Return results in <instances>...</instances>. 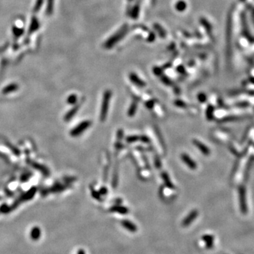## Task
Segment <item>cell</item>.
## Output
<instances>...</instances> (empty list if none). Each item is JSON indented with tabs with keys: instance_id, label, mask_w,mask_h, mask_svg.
Masks as SVG:
<instances>
[{
	"instance_id": "obj_1",
	"label": "cell",
	"mask_w": 254,
	"mask_h": 254,
	"mask_svg": "<svg viewBox=\"0 0 254 254\" xmlns=\"http://www.w3.org/2000/svg\"><path fill=\"white\" fill-rule=\"evenodd\" d=\"M112 96V92L110 90H107L105 92L103 95V98H102V102L100 110V119L101 121H105L106 120L108 110H109V105Z\"/></svg>"
},
{
	"instance_id": "obj_2",
	"label": "cell",
	"mask_w": 254,
	"mask_h": 254,
	"mask_svg": "<svg viewBox=\"0 0 254 254\" xmlns=\"http://www.w3.org/2000/svg\"><path fill=\"white\" fill-rule=\"evenodd\" d=\"M239 205L241 212L244 214L247 212V198H246V189L244 186H241L239 188Z\"/></svg>"
},
{
	"instance_id": "obj_3",
	"label": "cell",
	"mask_w": 254,
	"mask_h": 254,
	"mask_svg": "<svg viewBox=\"0 0 254 254\" xmlns=\"http://www.w3.org/2000/svg\"><path fill=\"white\" fill-rule=\"evenodd\" d=\"M91 125V122L90 121H83L81 123H80L77 126H76L74 129H72L71 131V135L73 137L78 136L81 134L83 131H85L89 126Z\"/></svg>"
},
{
	"instance_id": "obj_4",
	"label": "cell",
	"mask_w": 254,
	"mask_h": 254,
	"mask_svg": "<svg viewBox=\"0 0 254 254\" xmlns=\"http://www.w3.org/2000/svg\"><path fill=\"white\" fill-rule=\"evenodd\" d=\"M198 211L196 210H193L188 213V215L183 219L182 222L183 227H188L191 225L193 222L196 220V218L198 217Z\"/></svg>"
},
{
	"instance_id": "obj_5",
	"label": "cell",
	"mask_w": 254,
	"mask_h": 254,
	"mask_svg": "<svg viewBox=\"0 0 254 254\" xmlns=\"http://www.w3.org/2000/svg\"><path fill=\"white\" fill-rule=\"evenodd\" d=\"M121 224L124 228H125L126 230L129 231L131 233H135L138 230L137 226L134 222H132L131 221L129 220H123L121 222Z\"/></svg>"
},
{
	"instance_id": "obj_6",
	"label": "cell",
	"mask_w": 254,
	"mask_h": 254,
	"mask_svg": "<svg viewBox=\"0 0 254 254\" xmlns=\"http://www.w3.org/2000/svg\"><path fill=\"white\" fill-rule=\"evenodd\" d=\"M181 157H182V160H183V163H184L189 168L191 169H196L197 168V164L196 163V162L192 160L187 154L183 153Z\"/></svg>"
},
{
	"instance_id": "obj_7",
	"label": "cell",
	"mask_w": 254,
	"mask_h": 254,
	"mask_svg": "<svg viewBox=\"0 0 254 254\" xmlns=\"http://www.w3.org/2000/svg\"><path fill=\"white\" fill-rule=\"evenodd\" d=\"M193 144L196 145V148H198V149L200 150V151H201V152L203 154V155H210V150L205 144H203V143H201V141H200V140L194 139L193 140Z\"/></svg>"
},
{
	"instance_id": "obj_8",
	"label": "cell",
	"mask_w": 254,
	"mask_h": 254,
	"mask_svg": "<svg viewBox=\"0 0 254 254\" xmlns=\"http://www.w3.org/2000/svg\"><path fill=\"white\" fill-rule=\"evenodd\" d=\"M202 240L205 242V247L208 249H210L214 245V237L211 234H205L202 237Z\"/></svg>"
},
{
	"instance_id": "obj_9",
	"label": "cell",
	"mask_w": 254,
	"mask_h": 254,
	"mask_svg": "<svg viewBox=\"0 0 254 254\" xmlns=\"http://www.w3.org/2000/svg\"><path fill=\"white\" fill-rule=\"evenodd\" d=\"M110 211L114 212H118L121 215H126L127 213H129V210L126 207H124V206H122V205H114V206L110 208Z\"/></svg>"
},
{
	"instance_id": "obj_10",
	"label": "cell",
	"mask_w": 254,
	"mask_h": 254,
	"mask_svg": "<svg viewBox=\"0 0 254 254\" xmlns=\"http://www.w3.org/2000/svg\"><path fill=\"white\" fill-rule=\"evenodd\" d=\"M30 236H31L32 240H33V241H37V240H38L40 237H41V229H40V228H39L38 227H33L31 229Z\"/></svg>"
},
{
	"instance_id": "obj_11",
	"label": "cell",
	"mask_w": 254,
	"mask_h": 254,
	"mask_svg": "<svg viewBox=\"0 0 254 254\" xmlns=\"http://www.w3.org/2000/svg\"><path fill=\"white\" fill-rule=\"evenodd\" d=\"M130 80L134 83V84L139 86V87L144 88L145 86V83L142 80H140L136 75H135L134 74H131L130 75Z\"/></svg>"
},
{
	"instance_id": "obj_12",
	"label": "cell",
	"mask_w": 254,
	"mask_h": 254,
	"mask_svg": "<svg viewBox=\"0 0 254 254\" xmlns=\"http://www.w3.org/2000/svg\"><path fill=\"white\" fill-rule=\"evenodd\" d=\"M79 107H80L79 105H76V106H75L74 107H73L72 109L70 110L68 113H67L65 117H64V120H65L66 121L71 120L72 117H74V116H75L76 114V112H78Z\"/></svg>"
},
{
	"instance_id": "obj_13",
	"label": "cell",
	"mask_w": 254,
	"mask_h": 254,
	"mask_svg": "<svg viewBox=\"0 0 254 254\" xmlns=\"http://www.w3.org/2000/svg\"><path fill=\"white\" fill-rule=\"evenodd\" d=\"M162 178H163V179L164 182V184L166 185V186L167 187L169 188L170 189H174V186L173 185V183H172L171 180L169 179V175L167 174L166 172H163L162 173Z\"/></svg>"
},
{
	"instance_id": "obj_14",
	"label": "cell",
	"mask_w": 254,
	"mask_h": 254,
	"mask_svg": "<svg viewBox=\"0 0 254 254\" xmlns=\"http://www.w3.org/2000/svg\"><path fill=\"white\" fill-rule=\"evenodd\" d=\"M138 107V102L136 101H134L130 105V107L128 110V116L129 117H133L135 115Z\"/></svg>"
},
{
	"instance_id": "obj_15",
	"label": "cell",
	"mask_w": 254,
	"mask_h": 254,
	"mask_svg": "<svg viewBox=\"0 0 254 254\" xmlns=\"http://www.w3.org/2000/svg\"><path fill=\"white\" fill-rule=\"evenodd\" d=\"M36 189L35 188H31L29 191H28L26 193L24 194V196L22 197V198H21V201H28V200L31 199L35 195V193H36Z\"/></svg>"
},
{
	"instance_id": "obj_16",
	"label": "cell",
	"mask_w": 254,
	"mask_h": 254,
	"mask_svg": "<svg viewBox=\"0 0 254 254\" xmlns=\"http://www.w3.org/2000/svg\"><path fill=\"white\" fill-rule=\"evenodd\" d=\"M17 89H18V85H16V84H11L7 86V87H5L3 90H2V93L4 94H7V93H12V92L15 91Z\"/></svg>"
},
{
	"instance_id": "obj_17",
	"label": "cell",
	"mask_w": 254,
	"mask_h": 254,
	"mask_svg": "<svg viewBox=\"0 0 254 254\" xmlns=\"http://www.w3.org/2000/svg\"><path fill=\"white\" fill-rule=\"evenodd\" d=\"M67 186H64V185H61V184H56L55 186H54L52 188L50 189V192H52L53 193H56V192H60L61 191H64L65 190Z\"/></svg>"
},
{
	"instance_id": "obj_18",
	"label": "cell",
	"mask_w": 254,
	"mask_h": 254,
	"mask_svg": "<svg viewBox=\"0 0 254 254\" xmlns=\"http://www.w3.org/2000/svg\"><path fill=\"white\" fill-rule=\"evenodd\" d=\"M213 112H214V107L212 105H208L206 110V117L208 120H212L213 119Z\"/></svg>"
},
{
	"instance_id": "obj_19",
	"label": "cell",
	"mask_w": 254,
	"mask_h": 254,
	"mask_svg": "<svg viewBox=\"0 0 254 254\" xmlns=\"http://www.w3.org/2000/svg\"><path fill=\"white\" fill-rule=\"evenodd\" d=\"M33 166L34 167H36V169H37V170H39V171H40L42 173H43V174H45L46 176H47V175L50 174V172L48 171V169L44 166H42V165H40V164H37V163H33Z\"/></svg>"
},
{
	"instance_id": "obj_20",
	"label": "cell",
	"mask_w": 254,
	"mask_h": 254,
	"mask_svg": "<svg viewBox=\"0 0 254 254\" xmlns=\"http://www.w3.org/2000/svg\"><path fill=\"white\" fill-rule=\"evenodd\" d=\"M90 190H91V195L95 199H96L97 201H102V198H101V195L100 193H99V191H97L95 190L93 188H90Z\"/></svg>"
},
{
	"instance_id": "obj_21",
	"label": "cell",
	"mask_w": 254,
	"mask_h": 254,
	"mask_svg": "<svg viewBox=\"0 0 254 254\" xmlns=\"http://www.w3.org/2000/svg\"><path fill=\"white\" fill-rule=\"evenodd\" d=\"M66 101L69 105H74V104H76V102H77L76 95H75V94L71 95L69 96V98H67Z\"/></svg>"
},
{
	"instance_id": "obj_22",
	"label": "cell",
	"mask_w": 254,
	"mask_h": 254,
	"mask_svg": "<svg viewBox=\"0 0 254 254\" xmlns=\"http://www.w3.org/2000/svg\"><path fill=\"white\" fill-rule=\"evenodd\" d=\"M139 140V136H129L126 139V140L129 144H133Z\"/></svg>"
},
{
	"instance_id": "obj_23",
	"label": "cell",
	"mask_w": 254,
	"mask_h": 254,
	"mask_svg": "<svg viewBox=\"0 0 254 254\" xmlns=\"http://www.w3.org/2000/svg\"><path fill=\"white\" fill-rule=\"evenodd\" d=\"M174 105H176L177 107H180V108H186V107L187 106L184 102L182 100H175Z\"/></svg>"
},
{
	"instance_id": "obj_24",
	"label": "cell",
	"mask_w": 254,
	"mask_h": 254,
	"mask_svg": "<svg viewBox=\"0 0 254 254\" xmlns=\"http://www.w3.org/2000/svg\"><path fill=\"white\" fill-rule=\"evenodd\" d=\"M198 100L200 102L203 103V102L206 101V100H207L206 95H205L204 93H199L198 95Z\"/></svg>"
},
{
	"instance_id": "obj_25",
	"label": "cell",
	"mask_w": 254,
	"mask_h": 254,
	"mask_svg": "<svg viewBox=\"0 0 254 254\" xmlns=\"http://www.w3.org/2000/svg\"><path fill=\"white\" fill-rule=\"evenodd\" d=\"M239 119V117H227L225 118H224L222 121H235V120H238Z\"/></svg>"
},
{
	"instance_id": "obj_26",
	"label": "cell",
	"mask_w": 254,
	"mask_h": 254,
	"mask_svg": "<svg viewBox=\"0 0 254 254\" xmlns=\"http://www.w3.org/2000/svg\"><path fill=\"white\" fill-rule=\"evenodd\" d=\"M139 140H141L142 142L145 143V144H149L150 143L149 138L146 136H141L140 137H139Z\"/></svg>"
},
{
	"instance_id": "obj_27",
	"label": "cell",
	"mask_w": 254,
	"mask_h": 254,
	"mask_svg": "<svg viewBox=\"0 0 254 254\" xmlns=\"http://www.w3.org/2000/svg\"><path fill=\"white\" fill-rule=\"evenodd\" d=\"M107 192H108L107 188L106 187H105V186L100 188V191H99V193H100V195H102V196H105L107 193Z\"/></svg>"
},
{
	"instance_id": "obj_28",
	"label": "cell",
	"mask_w": 254,
	"mask_h": 254,
	"mask_svg": "<svg viewBox=\"0 0 254 254\" xmlns=\"http://www.w3.org/2000/svg\"><path fill=\"white\" fill-rule=\"evenodd\" d=\"M123 135H124L123 130L122 129H120V130L117 131V139L119 140V141L117 142H120V140L123 138Z\"/></svg>"
},
{
	"instance_id": "obj_29",
	"label": "cell",
	"mask_w": 254,
	"mask_h": 254,
	"mask_svg": "<svg viewBox=\"0 0 254 254\" xmlns=\"http://www.w3.org/2000/svg\"><path fill=\"white\" fill-rule=\"evenodd\" d=\"M145 106H146L148 109H153L154 106V102L153 100H149L145 102Z\"/></svg>"
},
{
	"instance_id": "obj_30",
	"label": "cell",
	"mask_w": 254,
	"mask_h": 254,
	"mask_svg": "<svg viewBox=\"0 0 254 254\" xmlns=\"http://www.w3.org/2000/svg\"><path fill=\"white\" fill-rule=\"evenodd\" d=\"M155 167L157 168H160L161 167V162L160 160V159L159 158H155Z\"/></svg>"
},
{
	"instance_id": "obj_31",
	"label": "cell",
	"mask_w": 254,
	"mask_h": 254,
	"mask_svg": "<svg viewBox=\"0 0 254 254\" xmlns=\"http://www.w3.org/2000/svg\"><path fill=\"white\" fill-rule=\"evenodd\" d=\"M163 81L164 83H165V84L167 85H169L170 84H171V82H170L169 79H168V78H166V77H163Z\"/></svg>"
},
{
	"instance_id": "obj_32",
	"label": "cell",
	"mask_w": 254,
	"mask_h": 254,
	"mask_svg": "<svg viewBox=\"0 0 254 254\" xmlns=\"http://www.w3.org/2000/svg\"><path fill=\"white\" fill-rule=\"evenodd\" d=\"M248 105V103L247 102H241V103H238L237 104V106H239V107H247Z\"/></svg>"
},
{
	"instance_id": "obj_33",
	"label": "cell",
	"mask_w": 254,
	"mask_h": 254,
	"mask_svg": "<svg viewBox=\"0 0 254 254\" xmlns=\"http://www.w3.org/2000/svg\"><path fill=\"white\" fill-rule=\"evenodd\" d=\"M77 254H85V251L83 249H79L78 251Z\"/></svg>"
}]
</instances>
